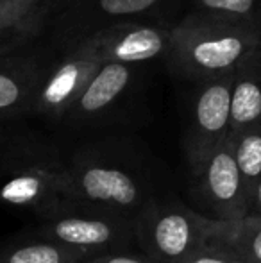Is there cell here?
Listing matches in <instances>:
<instances>
[{
    "label": "cell",
    "instance_id": "obj_11",
    "mask_svg": "<svg viewBox=\"0 0 261 263\" xmlns=\"http://www.w3.org/2000/svg\"><path fill=\"white\" fill-rule=\"evenodd\" d=\"M136 68L138 66L118 63L101 65L75 102L68 107L61 122L72 127L106 124L120 109L134 88Z\"/></svg>",
    "mask_w": 261,
    "mask_h": 263
},
{
    "label": "cell",
    "instance_id": "obj_10",
    "mask_svg": "<svg viewBox=\"0 0 261 263\" xmlns=\"http://www.w3.org/2000/svg\"><path fill=\"white\" fill-rule=\"evenodd\" d=\"M98 66L101 63L79 47L56 50V55L47 58L32 113L61 122Z\"/></svg>",
    "mask_w": 261,
    "mask_h": 263
},
{
    "label": "cell",
    "instance_id": "obj_1",
    "mask_svg": "<svg viewBox=\"0 0 261 263\" xmlns=\"http://www.w3.org/2000/svg\"><path fill=\"white\" fill-rule=\"evenodd\" d=\"M66 202L109 211L134 220L156 195L150 176L134 143L104 138L75 151L68 159Z\"/></svg>",
    "mask_w": 261,
    "mask_h": 263
},
{
    "label": "cell",
    "instance_id": "obj_6",
    "mask_svg": "<svg viewBox=\"0 0 261 263\" xmlns=\"http://www.w3.org/2000/svg\"><path fill=\"white\" fill-rule=\"evenodd\" d=\"M68 161L56 151L38 147L18 159L0 184V201L47 215L68 199Z\"/></svg>",
    "mask_w": 261,
    "mask_h": 263
},
{
    "label": "cell",
    "instance_id": "obj_9",
    "mask_svg": "<svg viewBox=\"0 0 261 263\" xmlns=\"http://www.w3.org/2000/svg\"><path fill=\"white\" fill-rule=\"evenodd\" d=\"M233 76L198 84L185 138L186 159L192 170H195L202 159L229 136Z\"/></svg>",
    "mask_w": 261,
    "mask_h": 263
},
{
    "label": "cell",
    "instance_id": "obj_2",
    "mask_svg": "<svg viewBox=\"0 0 261 263\" xmlns=\"http://www.w3.org/2000/svg\"><path fill=\"white\" fill-rule=\"evenodd\" d=\"M261 38L247 29L185 13L172 31L167 63L177 76L193 83L233 76L252 54Z\"/></svg>",
    "mask_w": 261,
    "mask_h": 263
},
{
    "label": "cell",
    "instance_id": "obj_4",
    "mask_svg": "<svg viewBox=\"0 0 261 263\" xmlns=\"http://www.w3.org/2000/svg\"><path fill=\"white\" fill-rule=\"evenodd\" d=\"M188 0H68L50 24L52 47L66 50L91 34L124 22L177 24L175 14Z\"/></svg>",
    "mask_w": 261,
    "mask_h": 263
},
{
    "label": "cell",
    "instance_id": "obj_5",
    "mask_svg": "<svg viewBox=\"0 0 261 263\" xmlns=\"http://www.w3.org/2000/svg\"><path fill=\"white\" fill-rule=\"evenodd\" d=\"M42 236L93 254L129 251L136 246L134 220L77 202H63L43 215Z\"/></svg>",
    "mask_w": 261,
    "mask_h": 263
},
{
    "label": "cell",
    "instance_id": "obj_16",
    "mask_svg": "<svg viewBox=\"0 0 261 263\" xmlns=\"http://www.w3.org/2000/svg\"><path fill=\"white\" fill-rule=\"evenodd\" d=\"M233 143L234 161H236L240 179L247 195V210L254 188L261 179V129H247V131L229 135Z\"/></svg>",
    "mask_w": 261,
    "mask_h": 263
},
{
    "label": "cell",
    "instance_id": "obj_17",
    "mask_svg": "<svg viewBox=\"0 0 261 263\" xmlns=\"http://www.w3.org/2000/svg\"><path fill=\"white\" fill-rule=\"evenodd\" d=\"M97 254L56 242H36L7 253L0 263H84Z\"/></svg>",
    "mask_w": 261,
    "mask_h": 263
},
{
    "label": "cell",
    "instance_id": "obj_15",
    "mask_svg": "<svg viewBox=\"0 0 261 263\" xmlns=\"http://www.w3.org/2000/svg\"><path fill=\"white\" fill-rule=\"evenodd\" d=\"M186 13L247 29L261 38V0H188Z\"/></svg>",
    "mask_w": 261,
    "mask_h": 263
},
{
    "label": "cell",
    "instance_id": "obj_22",
    "mask_svg": "<svg viewBox=\"0 0 261 263\" xmlns=\"http://www.w3.org/2000/svg\"><path fill=\"white\" fill-rule=\"evenodd\" d=\"M247 220L254 222V224H259L261 226V213H256V215H249V217H245Z\"/></svg>",
    "mask_w": 261,
    "mask_h": 263
},
{
    "label": "cell",
    "instance_id": "obj_14",
    "mask_svg": "<svg viewBox=\"0 0 261 263\" xmlns=\"http://www.w3.org/2000/svg\"><path fill=\"white\" fill-rule=\"evenodd\" d=\"M261 129V50L234 72L231 84L229 135Z\"/></svg>",
    "mask_w": 261,
    "mask_h": 263
},
{
    "label": "cell",
    "instance_id": "obj_19",
    "mask_svg": "<svg viewBox=\"0 0 261 263\" xmlns=\"http://www.w3.org/2000/svg\"><path fill=\"white\" fill-rule=\"evenodd\" d=\"M229 233V231H227ZM179 263H245L234 247L227 242V235L211 240L202 249Z\"/></svg>",
    "mask_w": 261,
    "mask_h": 263
},
{
    "label": "cell",
    "instance_id": "obj_20",
    "mask_svg": "<svg viewBox=\"0 0 261 263\" xmlns=\"http://www.w3.org/2000/svg\"><path fill=\"white\" fill-rule=\"evenodd\" d=\"M86 263H154L150 258H147L143 253L129 251H111V253H102L90 258Z\"/></svg>",
    "mask_w": 261,
    "mask_h": 263
},
{
    "label": "cell",
    "instance_id": "obj_21",
    "mask_svg": "<svg viewBox=\"0 0 261 263\" xmlns=\"http://www.w3.org/2000/svg\"><path fill=\"white\" fill-rule=\"evenodd\" d=\"M261 213V179L258 181L254 188V194L251 197V202H249V210H247V217L249 215H256Z\"/></svg>",
    "mask_w": 261,
    "mask_h": 263
},
{
    "label": "cell",
    "instance_id": "obj_7",
    "mask_svg": "<svg viewBox=\"0 0 261 263\" xmlns=\"http://www.w3.org/2000/svg\"><path fill=\"white\" fill-rule=\"evenodd\" d=\"M174 25L163 22H124L101 29L75 47L101 65L118 63L138 66L142 63L167 59Z\"/></svg>",
    "mask_w": 261,
    "mask_h": 263
},
{
    "label": "cell",
    "instance_id": "obj_3",
    "mask_svg": "<svg viewBox=\"0 0 261 263\" xmlns=\"http://www.w3.org/2000/svg\"><path fill=\"white\" fill-rule=\"evenodd\" d=\"M231 222L213 220L181 201L152 199L134 218L139 253L154 263H179L211 240L227 235Z\"/></svg>",
    "mask_w": 261,
    "mask_h": 263
},
{
    "label": "cell",
    "instance_id": "obj_13",
    "mask_svg": "<svg viewBox=\"0 0 261 263\" xmlns=\"http://www.w3.org/2000/svg\"><path fill=\"white\" fill-rule=\"evenodd\" d=\"M47 55L16 52L0 58V118L32 111Z\"/></svg>",
    "mask_w": 261,
    "mask_h": 263
},
{
    "label": "cell",
    "instance_id": "obj_18",
    "mask_svg": "<svg viewBox=\"0 0 261 263\" xmlns=\"http://www.w3.org/2000/svg\"><path fill=\"white\" fill-rule=\"evenodd\" d=\"M227 242L234 247L245 263H261V226L254 222L238 220L231 222Z\"/></svg>",
    "mask_w": 261,
    "mask_h": 263
},
{
    "label": "cell",
    "instance_id": "obj_23",
    "mask_svg": "<svg viewBox=\"0 0 261 263\" xmlns=\"http://www.w3.org/2000/svg\"><path fill=\"white\" fill-rule=\"evenodd\" d=\"M84 263H86V261H84Z\"/></svg>",
    "mask_w": 261,
    "mask_h": 263
},
{
    "label": "cell",
    "instance_id": "obj_8",
    "mask_svg": "<svg viewBox=\"0 0 261 263\" xmlns=\"http://www.w3.org/2000/svg\"><path fill=\"white\" fill-rule=\"evenodd\" d=\"M192 176L197 199L208 210L206 217L222 222H238L247 217V195L229 136L192 170Z\"/></svg>",
    "mask_w": 261,
    "mask_h": 263
},
{
    "label": "cell",
    "instance_id": "obj_12",
    "mask_svg": "<svg viewBox=\"0 0 261 263\" xmlns=\"http://www.w3.org/2000/svg\"><path fill=\"white\" fill-rule=\"evenodd\" d=\"M68 0H0V58L24 52Z\"/></svg>",
    "mask_w": 261,
    "mask_h": 263
}]
</instances>
